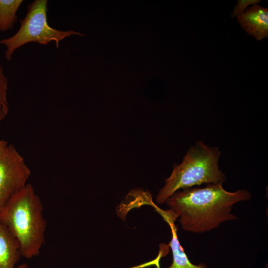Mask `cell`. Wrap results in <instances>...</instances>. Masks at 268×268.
Instances as JSON below:
<instances>
[{"label":"cell","mask_w":268,"mask_h":268,"mask_svg":"<svg viewBox=\"0 0 268 268\" xmlns=\"http://www.w3.org/2000/svg\"><path fill=\"white\" fill-rule=\"evenodd\" d=\"M22 0H0V31L13 28L17 20L16 12Z\"/></svg>","instance_id":"obj_9"},{"label":"cell","mask_w":268,"mask_h":268,"mask_svg":"<svg viewBox=\"0 0 268 268\" xmlns=\"http://www.w3.org/2000/svg\"><path fill=\"white\" fill-rule=\"evenodd\" d=\"M174 221L171 220L167 222L171 229L172 239L169 245L173 255V263L168 268H207L203 264L195 265L189 260L177 238V228Z\"/></svg>","instance_id":"obj_8"},{"label":"cell","mask_w":268,"mask_h":268,"mask_svg":"<svg viewBox=\"0 0 268 268\" xmlns=\"http://www.w3.org/2000/svg\"><path fill=\"white\" fill-rule=\"evenodd\" d=\"M251 198L247 190L230 192L223 188L222 183H218L178 190L165 203L179 218L184 230L201 233L223 222L237 219L231 213L233 205Z\"/></svg>","instance_id":"obj_1"},{"label":"cell","mask_w":268,"mask_h":268,"mask_svg":"<svg viewBox=\"0 0 268 268\" xmlns=\"http://www.w3.org/2000/svg\"><path fill=\"white\" fill-rule=\"evenodd\" d=\"M0 221L18 241L22 257L39 255L45 242L46 221L40 198L27 183L0 210Z\"/></svg>","instance_id":"obj_2"},{"label":"cell","mask_w":268,"mask_h":268,"mask_svg":"<svg viewBox=\"0 0 268 268\" xmlns=\"http://www.w3.org/2000/svg\"><path fill=\"white\" fill-rule=\"evenodd\" d=\"M21 257L18 241L0 221V268H15Z\"/></svg>","instance_id":"obj_7"},{"label":"cell","mask_w":268,"mask_h":268,"mask_svg":"<svg viewBox=\"0 0 268 268\" xmlns=\"http://www.w3.org/2000/svg\"><path fill=\"white\" fill-rule=\"evenodd\" d=\"M221 152L203 141H198L188 149L182 162L173 168L170 176L158 193L156 201L159 204L178 190L201 184L223 183L226 176L219 169Z\"/></svg>","instance_id":"obj_3"},{"label":"cell","mask_w":268,"mask_h":268,"mask_svg":"<svg viewBox=\"0 0 268 268\" xmlns=\"http://www.w3.org/2000/svg\"><path fill=\"white\" fill-rule=\"evenodd\" d=\"M239 24L249 35L260 41L268 37V8L257 4L237 16Z\"/></svg>","instance_id":"obj_6"},{"label":"cell","mask_w":268,"mask_h":268,"mask_svg":"<svg viewBox=\"0 0 268 268\" xmlns=\"http://www.w3.org/2000/svg\"><path fill=\"white\" fill-rule=\"evenodd\" d=\"M258 0H238L237 4L232 13V17H237L243 12L248 6L254 5L260 2Z\"/></svg>","instance_id":"obj_11"},{"label":"cell","mask_w":268,"mask_h":268,"mask_svg":"<svg viewBox=\"0 0 268 268\" xmlns=\"http://www.w3.org/2000/svg\"><path fill=\"white\" fill-rule=\"evenodd\" d=\"M7 84V79L4 74L3 67L0 65V123L5 118L8 112Z\"/></svg>","instance_id":"obj_10"},{"label":"cell","mask_w":268,"mask_h":268,"mask_svg":"<svg viewBox=\"0 0 268 268\" xmlns=\"http://www.w3.org/2000/svg\"><path fill=\"white\" fill-rule=\"evenodd\" d=\"M8 143L7 141L0 140V153H1L7 147Z\"/></svg>","instance_id":"obj_12"},{"label":"cell","mask_w":268,"mask_h":268,"mask_svg":"<svg viewBox=\"0 0 268 268\" xmlns=\"http://www.w3.org/2000/svg\"><path fill=\"white\" fill-rule=\"evenodd\" d=\"M25 17L20 20V28L12 36L0 40V44H3L6 50L5 56L10 60L14 51L30 42L47 45L55 41L57 48L60 41L67 37L75 34L84 36L85 34L73 30L62 31L49 25L47 21V0H35L28 4Z\"/></svg>","instance_id":"obj_4"},{"label":"cell","mask_w":268,"mask_h":268,"mask_svg":"<svg viewBox=\"0 0 268 268\" xmlns=\"http://www.w3.org/2000/svg\"><path fill=\"white\" fill-rule=\"evenodd\" d=\"M31 171L14 146L0 153V210L27 184Z\"/></svg>","instance_id":"obj_5"}]
</instances>
